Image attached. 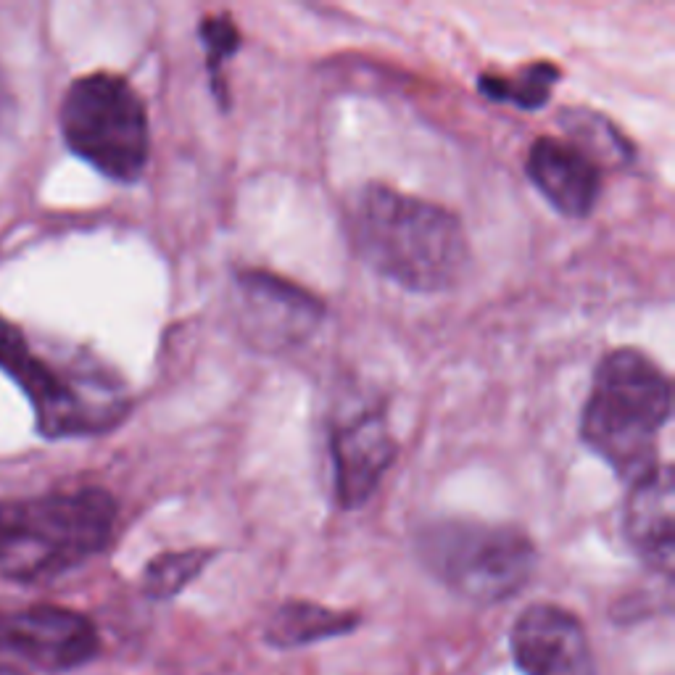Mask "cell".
I'll use <instances>...</instances> for the list:
<instances>
[{"mask_svg":"<svg viewBox=\"0 0 675 675\" xmlns=\"http://www.w3.org/2000/svg\"><path fill=\"white\" fill-rule=\"evenodd\" d=\"M346 225L364 264L407 291H449L465 275V227L425 198L370 182L349 204Z\"/></svg>","mask_w":675,"mask_h":675,"instance_id":"cell-1","label":"cell"},{"mask_svg":"<svg viewBox=\"0 0 675 675\" xmlns=\"http://www.w3.org/2000/svg\"><path fill=\"white\" fill-rule=\"evenodd\" d=\"M117 501L103 488H77L0 504V575L43 583L109 546Z\"/></svg>","mask_w":675,"mask_h":675,"instance_id":"cell-2","label":"cell"},{"mask_svg":"<svg viewBox=\"0 0 675 675\" xmlns=\"http://www.w3.org/2000/svg\"><path fill=\"white\" fill-rule=\"evenodd\" d=\"M673 409L668 375L639 349L607 354L583 409L581 436L591 451L636 483L657 467V438Z\"/></svg>","mask_w":675,"mask_h":675,"instance_id":"cell-3","label":"cell"},{"mask_svg":"<svg viewBox=\"0 0 675 675\" xmlns=\"http://www.w3.org/2000/svg\"><path fill=\"white\" fill-rule=\"evenodd\" d=\"M0 370L27 393L37 433L48 441L103 436L130 414V396L114 375L90 362H48L6 317H0Z\"/></svg>","mask_w":675,"mask_h":675,"instance_id":"cell-4","label":"cell"},{"mask_svg":"<svg viewBox=\"0 0 675 675\" xmlns=\"http://www.w3.org/2000/svg\"><path fill=\"white\" fill-rule=\"evenodd\" d=\"M414 549L438 583L475 604H499L517 596L538 565L528 533L472 517H441L422 525Z\"/></svg>","mask_w":675,"mask_h":675,"instance_id":"cell-5","label":"cell"},{"mask_svg":"<svg viewBox=\"0 0 675 675\" xmlns=\"http://www.w3.org/2000/svg\"><path fill=\"white\" fill-rule=\"evenodd\" d=\"M69 151L101 175L135 182L148 164L146 103L130 82L111 72L85 74L66 90L59 111Z\"/></svg>","mask_w":675,"mask_h":675,"instance_id":"cell-6","label":"cell"},{"mask_svg":"<svg viewBox=\"0 0 675 675\" xmlns=\"http://www.w3.org/2000/svg\"><path fill=\"white\" fill-rule=\"evenodd\" d=\"M101 639L82 612L32 604L0 612V654L32 665L43 673H69L95 660Z\"/></svg>","mask_w":675,"mask_h":675,"instance_id":"cell-7","label":"cell"},{"mask_svg":"<svg viewBox=\"0 0 675 675\" xmlns=\"http://www.w3.org/2000/svg\"><path fill=\"white\" fill-rule=\"evenodd\" d=\"M320 298L280 275L243 272L238 277V325L259 351L293 349L322 322Z\"/></svg>","mask_w":675,"mask_h":675,"instance_id":"cell-8","label":"cell"},{"mask_svg":"<svg viewBox=\"0 0 675 675\" xmlns=\"http://www.w3.org/2000/svg\"><path fill=\"white\" fill-rule=\"evenodd\" d=\"M509 646L525 675H599L578 617L559 604H530L517 615Z\"/></svg>","mask_w":675,"mask_h":675,"instance_id":"cell-9","label":"cell"},{"mask_svg":"<svg viewBox=\"0 0 675 675\" xmlns=\"http://www.w3.org/2000/svg\"><path fill=\"white\" fill-rule=\"evenodd\" d=\"M396 451L399 443L380 412H364L335 428L330 438L335 501L343 509L362 507L380 486Z\"/></svg>","mask_w":675,"mask_h":675,"instance_id":"cell-10","label":"cell"},{"mask_svg":"<svg viewBox=\"0 0 675 675\" xmlns=\"http://www.w3.org/2000/svg\"><path fill=\"white\" fill-rule=\"evenodd\" d=\"M528 177L541 196L565 217L594 211L602 193V169L570 140L538 138L528 153Z\"/></svg>","mask_w":675,"mask_h":675,"instance_id":"cell-11","label":"cell"},{"mask_svg":"<svg viewBox=\"0 0 675 675\" xmlns=\"http://www.w3.org/2000/svg\"><path fill=\"white\" fill-rule=\"evenodd\" d=\"M673 467L657 465L649 475L631 483L625 504L623 528L628 544L654 573H673L675 523H673Z\"/></svg>","mask_w":675,"mask_h":675,"instance_id":"cell-12","label":"cell"},{"mask_svg":"<svg viewBox=\"0 0 675 675\" xmlns=\"http://www.w3.org/2000/svg\"><path fill=\"white\" fill-rule=\"evenodd\" d=\"M356 625H359L356 612L333 610L325 604L293 599V602L280 604L275 615L269 617L264 639L277 649H296V646L320 644V641L346 636Z\"/></svg>","mask_w":675,"mask_h":675,"instance_id":"cell-13","label":"cell"},{"mask_svg":"<svg viewBox=\"0 0 675 675\" xmlns=\"http://www.w3.org/2000/svg\"><path fill=\"white\" fill-rule=\"evenodd\" d=\"M559 80V69L549 61H538L520 69L512 77L483 74L480 90L494 101H509L520 109H541L552 98L554 82Z\"/></svg>","mask_w":675,"mask_h":675,"instance_id":"cell-14","label":"cell"},{"mask_svg":"<svg viewBox=\"0 0 675 675\" xmlns=\"http://www.w3.org/2000/svg\"><path fill=\"white\" fill-rule=\"evenodd\" d=\"M214 552L211 549H182V552H164L153 557L143 570V591L151 599H175L182 588H188L204 573Z\"/></svg>","mask_w":675,"mask_h":675,"instance_id":"cell-15","label":"cell"},{"mask_svg":"<svg viewBox=\"0 0 675 675\" xmlns=\"http://www.w3.org/2000/svg\"><path fill=\"white\" fill-rule=\"evenodd\" d=\"M567 124V132L573 135V146L588 153L596 164H628L633 156L631 143L615 130V124H610L604 117L594 114V111L575 109L562 117Z\"/></svg>","mask_w":675,"mask_h":675,"instance_id":"cell-16","label":"cell"},{"mask_svg":"<svg viewBox=\"0 0 675 675\" xmlns=\"http://www.w3.org/2000/svg\"><path fill=\"white\" fill-rule=\"evenodd\" d=\"M201 40H204L206 51H209V72L214 77V88H219L217 69L222 59L233 56L240 45L238 27L230 16H209L201 24Z\"/></svg>","mask_w":675,"mask_h":675,"instance_id":"cell-17","label":"cell"},{"mask_svg":"<svg viewBox=\"0 0 675 675\" xmlns=\"http://www.w3.org/2000/svg\"><path fill=\"white\" fill-rule=\"evenodd\" d=\"M8 106H11V98H8L6 85H3V80H0V122L8 117Z\"/></svg>","mask_w":675,"mask_h":675,"instance_id":"cell-18","label":"cell"},{"mask_svg":"<svg viewBox=\"0 0 675 675\" xmlns=\"http://www.w3.org/2000/svg\"><path fill=\"white\" fill-rule=\"evenodd\" d=\"M0 675H27L24 670L14 668V665H0Z\"/></svg>","mask_w":675,"mask_h":675,"instance_id":"cell-19","label":"cell"}]
</instances>
